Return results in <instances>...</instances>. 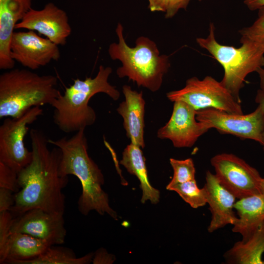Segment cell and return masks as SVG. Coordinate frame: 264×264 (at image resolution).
<instances>
[{"label":"cell","instance_id":"ac0fdd59","mask_svg":"<svg viewBox=\"0 0 264 264\" xmlns=\"http://www.w3.org/2000/svg\"><path fill=\"white\" fill-rule=\"evenodd\" d=\"M234 208L238 219L232 230L240 234L241 241L245 242L264 222V195L260 194L238 199Z\"/></svg>","mask_w":264,"mask_h":264},{"label":"cell","instance_id":"277c9868","mask_svg":"<svg viewBox=\"0 0 264 264\" xmlns=\"http://www.w3.org/2000/svg\"><path fill=\"white\" fill-rule=\"evenodd\" d=\"M115 32L118 42L110 45L108 53L111 59L119 60L122 63L116 70L118 76L127 77L138 87L152 92L158 90L170 67L169 56L160 55L155 42L144 36L136 40L134 47L129 46L124 37L123 27L119 22Z\"/></svg>","mask_w":264,"mask_h":264},{"label":"cell","instance_id":"e0dca14e","mask_svg":"<svg viewBox=\"0 0 264 264\" xmlns=\"http://www.w3.org/2000/svg\"><path fill=\"white\" fill-rule=\"evenodd\" d=\"M125 100L117 109L123 120V127L131 143L141 148L145 147L144 115L145 101L142 91L133 90L128 85L122 88Z\"/></svg>","mask_w":264,"mask_h":264},{"label":"cell","instance_id":"4dcf8cb0","mask_svg":"<svg viewBox=\"0 0 264 264\" xmlns=\"http://www.w3.org/2000/svg\"><path fill=\"white\" fill-rule=\"evenodd\" d=\"M148 8L152 12H166L170 0H148Z\"/></svg>","mask_w":264,"mask_h":264},{"label":"cell","instance_id":"603a6c76","mask_svg":"<svg viewBox=\"0 0 264 264\" xmlns=\"http://www.w3.org/2000/svg\"><path fill=\"white\" fill-rule=\"evenodd\" d=\"M166 189L175 191L193 208L204 206L207 203L205 188H199L196 179L166 186Z\"/></svg>","mask_w":264,"mask_h":264},{"label":"cell","instance_id":"5b68a950","mask_svg":"<svg viewBox=\"0 0 264 264\" xmlns=\"http://www.w3.org/2000/svg\"><path fill=\"white\" fill-rule=\"evenodd\" d=\"M57 78L26 69L13 68L0 75V118H17L30 109L52 102L61 94Z\"/></svg>","mask_w":264,"mask_h":264},{"label":"cell","instance_id":"2e32d148","mask_svg":"<svg viewBox=\"0 0 264 264\" xmlns=\"http://www.w3.org/2000/svg\"><path fill=\"white\" fill-rule=\"evenodd\" d=\"M33 0H0V69L14 68L10 44L15 26L32 8Z\"/></svg>","mask_w":264,"mask_h":264},{"label":"cell","instance_id":"cb8c5ba5","mask_svg":"<svg viewBox=\"0 0 264 264\" xmlns=\"http://www.w3.org/2000/svg\"><path fill=\"white\" fill-rule=\"evenodd\" d=\"M257 19L250 26L239 31L240 43L249 42L264 50V7L258 9Z\"/></svg>","mask_w":264,"mask_h":264},{"label":"cell","instance_id":"d4e9b609","mask_svg":"<svg viewBox=\"0 0 264 264\" xmlns=\"http://www.w3.org/2000/svg\"><path fill=\"white\" fill-rule=\"evenodd\" d=\"M170 164L173 169V177L168 186L184 183L196 179V169L191 158L178 160L171 158Z\"/></svg>","mask_w":264,"mask_h":264},{"label":"cell","instance_id":"44dd1931","mask_svg":"<svg viewBox=\"0 0 264 264\" xmlns=\"http://www.w3.org/2000/svg\"><path fill=\"white\" fill-rule=\"evenodd\" d=\"M51 245L44 240L27 234L10 233L3 264L33 259Z\"/></svg>","mask_w":264,"mask_h":264},{"label":"cell","instance_id":"30bf717a","mask_svg":"<svg viewBox=\"0 0 264 264\" xmlns=\"http://www.w3.org/2000/svg\"><path fill=\"white\" fill-rule=\"evenodd\" d=\"M197 119L221 133L254 140L261 144L264 132V110L258 105L247 114H238L207 108L197 111Z\"/></svg>","mask_w":264,"mask_h":264},{"label":"cell","instance_id":"6da1fadb","mask_svg":"<svg viewBox=\"0 0 264 264\" xmlns=\"http://www.w3.org/2000/svg\"><path fill=\"white\" fill-rule=\"evenodd\" d=\"M29 134L32 159L18 173L21 189L15 193L14 203L9 211L14 217L34 208L64 215L65 196L63 189L67 184L68 177L59 174L61 151L56 146L49 149L48 138L41 130L32 129Z\"/></svg>","mask_w":264,"mask_h":264},{"label":"cell","instance_id":"7c38bea8","mask_svg":"<svg viewBox=\"0 0 264 264\" xmlns=\"http://www.w3.org/2000/svg\"><path fill=\"white\" fill-rule=\"evenodd\" d=\"M11 58L31 70L60 58L58 45L32 30L14 32L10 44Z\"/></svg>","mask_w":264,"mask_h":264},{"label":"cell","instance_id":"4fadbf2b","mask_svg":"<svg viewBox=\"0 0 264 264\" xmlns=\"http://www.w3.org/2000/svg\"><path fill=\"white\" fill-rule=\"evenodd\" d=\"M63 216L40 208L32 209L14 218L10 233L27 234L51 245L61 244L66 235Z\"/></svg>","mask_w":264,"mask_h":264},{"label":"cell","instance_id":"52a82bcc","mask_svg":"<svg viewBox=\"0 0 264 264\" xmlns=\"http://www.w3.org/2000/svg\"><path fill=\"white\" fill-rule=\"evenodd\" d=\"M172 102L181 101L195 110L213 108L228 113L243 114L241 103L221 84L211 76L202 79L194 76L188 79L182 88L166 94Z\"/></svg>","mask_w":264,"mask_h":264},{"label":"cell","instance_id":"d6986e66","mask_svg":"<svg viewBox=\"0 0 264 264\" xmlns=\"http://www.w3.org/2000/svg\"><path fill=\"white\" fill-rule=\"evenodd\" d=\"M120 164L128 172L136 176L140 181V188L142 191L141 202L150 200L152 204L159 201L160 192L150 184L145 164V158L141 148L131 142L124 149Z\"/></svg>","mask_w":264,"mask_h":264},{"label":"cell","instance_id":"f546056e","mask_svg":"<svg viewBox=\"0 0 264 264\" xmlns=\"http://www.w3.org/2000/svg\"><path fill=\"white\" fill-rule=\"evenodd\" d=\"M113 261L112 255L109 254L103 248H100L93 254L92 262L93 264H111Z\"/></svg>","mask_w":264,"mask_h":264},{"label":"cell","instance_id":"484cf974","mask_svg":"<svg viewBox=\"0 0 264 264\" xmlns=\"http://www.w3.org/2000/svg\"><path fill=\"white\" fill-rule=\"evenodd\" d=\"M14 217L10 211L0 213V264H3L6 256L7 242Z\"/></svg>","mask_w":264,"mask_h":264},{"label":"cell","instance_id":"4316f807","mask_svg":"<svg viewBox=\"0 0 264 264\" xmlns=\"http://www.w3.org/2000/svg\"><path fill=\"white\" fill-rule=\"evenodd\" d=\"M0 187L10 190L16 193L20 190L18 174L0 162Z\"/></svg>","mask_w":264,"mask_h":264},{"label":"cell","instance_id":"7402d4cb","mask_svg":"<svg viewBox=\"0 0 264 264\" xmlns=\"http://www.w3.org/2000/svg\"><path fill=\"white\" fill-rule=\"evenodd\" d=\"M93 256V254L89 253L77 258L72 249L51 245L33 259L13 261L10 264H86L92 262Z\"/></svg>","mask_w":264,"mask_h":264},{"label":"cell","instance_id":"8fae6325","mask_svg":"<svg viewBox=\"0 0 264 264\" xmlns=\"http://www.w3.org/2000/svg\"><path fill=\"white\" fill-rule=\"evenodd\" d=\"M197 110L181 101L174 102L167 123L158 129L157 137L170 140L176 148H190L210 129L196 118Z\"/></svg>","mask_w":264,"mask_h":264},{"label":"cell","instance_id":"1f68e13d","mask_svg":"<svg viewBox=\"0 0 264 264\" xmlns=\"http://www.w3.org/2000/svg\"><path fill=\"white\" fill-rule=\"evenodd\" d=\"M243 2L250 10L254 11L264 7V0H244Z\"/></svg>","mask_w":264,"mask_h":264},{"label":"cell","instance_id":"9a60e30c","mask_svg":"<svg viewBox=\"0 0 264 264\" xmlns=\"http://www.w3.org/2000/svg\"><path fill=\"white\" fill-rule=\"evenodd\" d=\"M204 187L211 214L208 231L212 233L227 225H233L238 219L234 211L236 197L222 185L215 175L209 171L206 172Z\"/></svg>","mask_w":264,"mask_h":264},{"label":"cell","instance_id":"3957f363","mask_svg":"<svg viewBox=\"0 0 264 264\" xmlns=\"http://www.w3.org/2000/svg\"><path fill=\"white\" fill-rule=\"evenodd\" d=\"M111 72V67L100 66L94 78L74 80L52 102L53 122L60 130L66 133L77 132L95 123L96 114L88 104L95 94L105 93L114 101L119 98V91L108 81Z\"/></svg>","mask_w":264,"mask_h":264},{"label":"cell","instance_id":"f1b7e54d","mask_svg":"<svg viewBox=\"0 0 264 264\" xmlns=\"http://www.w3.org/2000/svg\"><path fill=\"white\" fill-rule=\"evenodd\" d=\"M191 0H170L165 13L166 18H172L181 9H186Z\"/></svg>","mask_w":264,"mask_h":264},{"label":"cell","instance_id":"5bb4252c","mask_svg":"<svg viewBox=\"0 0 264 264\" xmlns=\"http://www.w3.org/2000/svg\"><path fill=\"white\" fill-rule=\"evenodd\" d=\"M36 31L58 45H65L71 33L68 17L65 11L53 2L43 8H31L15 26V29Z\"/></svg>","mask_w":264,"mask_h":264},{"label":"cell","instance_id":"ba28073f","mask_svg":"<svg viewBox=\"0 0 264 264\" xmlns=\"http://www.w3.org/2000/svg\"><path fill=\"white\" fill-rule=\"evenodd\" d=\"M43 114L41 107H34L19 117H6L0 126V162L17 174L32 159V151L23 142L29 130L27 126Z\"/></svg>","mask_w":264,"mask_h":264},{"label":"cell","instance_id":"836d02e7","mask_svg":"<svg viewBox=\"0 0 264 264\" xmlns=\"http://www.w3.org/2000/svg\"><path fill=\"white\" fill-rule=\"evenodd\" d=\"M256 72L260 78V89L264 91V68L260 67L257 70Z\"/></svg>","mask_w":264,"mask_h":264},{"label":"cell","instance_id":"d6a6232c","mask_svg":"<svg viewBox=\"0 0 264 264\" xmlns=\"http://www.w3.org/2000/svg\"><path fill=\"white\" fill-rule=\"evenodd\" d=\"M255 102L260 105L264 110V91L259 89L258 90L257 94L255 97ZM264 150V132L262 136V142L261 144Z\"/></svg>","mask_w":264,"mask_h":264},{"label":"cell","instance_id":"83f0119b","mask_svg":"<svg viewBox=\"0 0 264 264\" xmlns=\"http://www.w3.org/2000/svg\"><path fill=\"white\" fill-rule=\"evenodd\" d=\"M13 193L10 190L0 187V213L10 211L14 203Z\"/></svg>","mask_w":264,"mask_h":264},{"label":"cell","instance_id":"9c48e42d","mask_svg":"<svg viewBox=\"0 0 264 264\" xmlns=\"http://www.w3.org/2000/svg\"><path fill=\"white\" fill-rule=\"evenodd\" d=\"M220 184L237 199L262 194V177L255 168L232 154H216L210 160Z\"/></svg>","mask_w":264,"mask_h":264},{"label":"cell","instance_id":"ffe728a7","mask_svg":"<svg viewBox=\"0 0 264 264\" xmlns=\"http://www.w3.org/2000/svg\"><path fill=\"white\" fill-rule=\"evenodd\" d=\"M264 222L247 241L236 242L223 254L226 264H264Z\"/></svg>","mask_w":264,"mask_h":264},{"label":"cell","instance_id":"e575fe53","mask_svg":"<svg viewBox=\"0 0 264 264\" xmlns=\"http://www.w3.org/2000/svg\"><path fill=\"white\" fill-rule=\"evenodd\" d=\"M261 190L262 194L264 195V178L263 177L261 181Z\"/></svg>","mask_w":264,"mask_h":264},{"label":"cell","instance_id":"8992f818","mask_svg":"<svg viewBox=\"0 0 264 264\" xmlns=\"http://www.w3.org/2000/svg\"><path fill=\"white\" fill-rule=\"evenodd\" d=\"M196 42L222 66L224 75L220 82L241 103L240 92L244 85L246 77L264 66V50L249 42H241L239 47L220 44L216 38L213 22L210 23L208 36L197 38Z\"/></svg>","mask_w":264,"mask_h":264},{"label":"cell","instance_id":"7a4b0ae2","mask_svg":"<svg viewBox=\"0 0 264 264\" xmlns=\"http://www.w3.org/2000/svg\"><path fill=\"white\" fill-rule=\"evenodd\" d=\"M48 141L61 151L60 176L73 175L81 182L82 192L78 201L79 212L86 216L90 211L95 210L101 215L107 214L117 220L116 212L110 207L108 195L102 188L104 176L88 154L85 129L76 132L70 138L48 139Z\"/></svg>","mask_w":264,"mask_h":264}]
</instances>
